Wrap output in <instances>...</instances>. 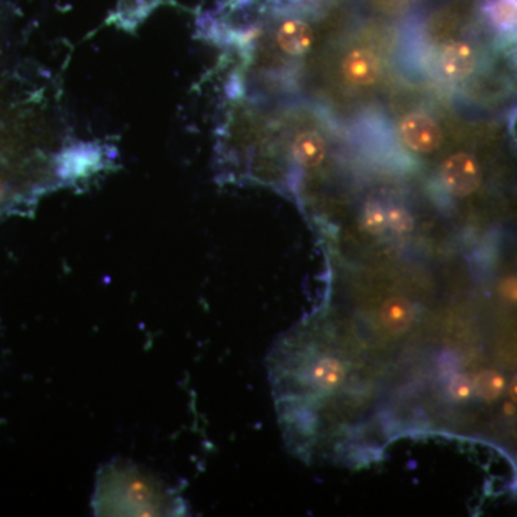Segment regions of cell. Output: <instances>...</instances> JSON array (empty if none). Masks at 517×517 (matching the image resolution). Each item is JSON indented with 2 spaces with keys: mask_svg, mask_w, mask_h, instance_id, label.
<instances>
[{
  "mask_svg": "<svg viewBox=\"0 0 517 517\" xmlns=\"http://www.w3.org/2000/svg\"><path fill=\"white\" fill-rule=\"evenodd\" d=\"M502 297L507 300V302L517 303V278L516 276H511V278H506L503 282L501 283Z\"/></svg>",
  "mask_w": 517,
  "mask_h": 517,
  "instance_id": "4fadbf2b",
  "label": "cell"
},
{
  "mask_svg": "<svg viewBox=\"0 0 517 517\" xmlns=\"http://www.w3.org/2000/svg\"><path fill=\"white\" fill-rule=\"evenodd\" d=\"M382 327L392 335H401L411 327L414 308L409 299L401 297L388 298L380 310Z\"/></svg>",
  "mask_w": 517,
  "mask_h": 517,
  "instance_id": "8992f818",
  "label": "cell"
},
{
  "mask_svg": "<svg viewBox=\"0 0 517 517\" xmlns=\"http://www.w3.org/2000/svg\"><path fill=\"white\" fill-rule=\"evenodd\" d=\"M345 378H347V367L337 358H320L310 368L309 380L313 387L325 391L340 387L345 381Z\"/></svg>",
  "mask_w": 517,
  "mask_h": 517,
  "instance_id": "52a82bcc",
  "label": "cell"
},
{
  "mask_svg": "<svg viewBox=\"0 0 517 517\" xmlns=\"http://www.w3.org/2000/svg\"><path fill=\"white\" fill-rule=\"evenodd\" d=\"M509 395H511V399L517 404V375L513 378L511 388H509Z\"/></svg>",
  "mask_w": 517,
  "mask_h": 517,
  "instance_id": "5bb4252c",
  "label": "cell"
},
{
  "mask_svg": "<svg viewBox=\"0 0 517 517\" xmlns=\"http://www.w3.org/2000/svg\"><path fill=\"white\" fill-rule=\"evenodd\" d=\"M474 392L479 395L480 399L486 400V401H494L503 394L504 388H506V380L503 375L494 370H486V371L480 372L474 378Z\"/></svg>",
  "mask_w": 517,
  "mask_h": 517,
  "instance_id": "ba28073f",
  "label": "cell"
},
{
  "mask_svg": "<svg viewBox=\"0 0 517 517\" xmlns=\"http://www.w3.org/2000/svg\"><path fill=\"white\" fill-rule=\"evenodd\" d=\"M6 193H7L6 180H5L4 176H0V203H2V200H4L5 196H6Z\"/></svg>",
  "mask_w": 517,
  "mask_h": 517,
  "instance_id": "9a60e30c",
  "label": "cell"
},
{
  "mask_svg": "<svg viewBox=\"0 0 517 517\" xmlns=\"http://www.w3.org/2000/svg\"><path fill=\"white\" fill-rule=\"evenodd\" d=\"M395 138L401 146L402 153L422 160L444 153L449 134L436 114L430 109L417 106L407 109L397 119Z\"/></svg>",
  "mask_w": 517,
  "mask_h": 517,
  "instance_id": "277c9868",
  "label": "cell"
},
{
  "mask_svg": "<svg viewBox=\"0 0 517 517\" xmlns=\"http://www.w3.org/2000/svg\"><path fill=\"white\" fill-rule=\"evenodd\" d=\"M414 228V218L411 211L404 206L392 205L387 208V230L394 235H410Z\"/></svg>",
  "mask_w": 517,
  "mask_h": 517,
  "instance_id": "8fae6325",
  "label": "cell"
},
{
  "mask_svg": "<svg viewBox=\"0 0 517 517\" xmlns=\"http://www.w3.org/2000/svg\"><path fill=\"white\" fill-rule=\"evenodd\" d=\"M166 2L167 0H118L111 21L123 31L134 32Z\"/></svg>",
  "mask_w": 517,
  "mask_h": 517,
  "instance_id": "5b68a950",
  "label": "cell"
},
{
  "mask_svg": "<svg viewBox=\"0 0 517 517\" xmlns=\"http://www.w3.org/2000/svg\"><path fill=\"white\" fill-rule=\"evenodd\" d=\"M387 34L380 24L365 25L355 36H347L334 55V81L345 96H368L380 86L388 69L380 41Z\"/></svg>",
  "mask_w": 517,
  "mask_h": 517,
  "instance_id": "7a4b0ae2",
  "label": "cell"
},
{
  "mask_svg": "<svg viewBox=\"0 0 517 517\" xmlns=\"http://www.w3.org/2000/svg\"><path fill=\"white\" fill-rule=\"evenodd\" d=\"M494 140V136L487 134L482 146L474 140L473 144L463 143L450 153L446 151V156L437 164L442 188L459 198H470L483 188L487 167L494 166V153L499 151L489 147Z\"/></svg>",
  "mask_w": 517,
  "mask_h": 517,
  "instance_id": "3957f363",
  "label": "cell"
},
{
  "mask_svg": "<svg viewBox=\"0 0 517 517\" xmlns=\"http://www.w3.org/2000/svg\"><path fill=\"white\" fill-rule=\"evenodd\" d=\"M96 509L99 514H171L180 502L153 477L134 467H111L98 482Z\"/></svg>",
  "mask_w": 517,
  "mask_h": 517,
  "instance_id": "6da1fadb",
  "label": "cell"
},
{
  "mask_svg": "<svg viewBox=\"0 0 517 517\" xmlns=\"http://www.w3.org/2000/svg\"><path fill=\"white\" fill-rule=\"evenodd\" d=\"M361 225L365 232L371 236H381L387 232V208L381 201L368 200L362 208Z\"/></svg>",
  "mask_w": 517,
  "mask_h": 517,
  "instance_id": "9c48e42d",
  "label": "cell"
},
{
  "mask_svg": "<svg viewBox=\"0 0 517 517\" xmlns=\"http://www.w3.org/2000/svg\"><path fill=\"white\" fill-rule=\"evenodd\" d=\"M474 385L466 375H456L449 384V394L456 401L469 400L473 394Z\"/></svg>",
  "mask_w": 517,
  "mask_h": 517,
  "instance_id": "7c38bea8",
  "label": "cell"
},
{
  "mask_svg": "<svg viewBox=\"0 0 517 517\" xmlns=\"http://www.w3.org/2000/svg\"><path fill=\"white\" fill-rule=\"evenodd\" d=\"M367 9L380 16H401L414 9L415 5L422 4L424 0H358Z\"/></svg>",
  "mask_w": 517,
  "mask_h": 517,
  "instance_id": "30bf717a",
  "label": "cell"
}]
</instances>
